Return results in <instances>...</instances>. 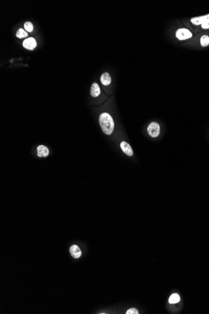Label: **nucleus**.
Wrapping results in <instances>:
<instances>
[{"mask_svg": "<svg viewBox=\"0 0 209 314\" xmlns=\"http://www.w3.org/2000/svg\"><path fill=\"white\" fill-rule=\"evenodd\" d=\"M99 123L103 132L107 135H111L114 130L115 124L111 115L108 113H102L99 117Z\"/></svg>", "mask_w": 209, "mask_h": 314, "instance_id": "f257e3e1", "label": "nucleus"}, {"mask_svg": "<svg viewBox=\"0 0 209 314\" xmlns=\"http://www.w3.org/2000/svg\"><path fill=\"white\" fill-rule=\"evenodd\" d=\"M160 126L157 122H152L149 124V126L147 128V131L149 135L152 137H157L159 136L160 134Z\"/></svg>", "mask_w": 209, "mask_h": 314, "instance_id": "f03ea898", "label": "nucleus"}, {"mask_svg": "<svg viewBox=\"0 0 209 314\" xmlns=\"http://www.w3.org/2000/svg\"><path fill=\"white\" fill-rule=\"evenodd\" d=\"M192 36V34L186 28H180L176 32V37L179 40H187Z\"/></svg>", "mask_w": 209, "mask_h": 314, "instance_id": "7ed1b4c3", "label": "nucleus"}, {"mask_svg": "<svg viewBox=\"0 0 209 314\" xmlns=\"http://www.w3.org/2000/svg\"><path fill=\"white\" fill-rule=\"evenodd\" d=\"M191 22L195 25H202V24L209 22V14L204 16H198V17H194V18L190 20Z\"/></svg>", "mask_w": 209, "mask_h": 314, "instance_id": "20e7f679", "label": "nucleus"}, {"mask_svg": "<svg viewBox=\"0 0 209 314\" xmlns=\"http://www.w3.org/2000/svg\"><path fill=\"white\" fill-rule=\"evenodd\" d=\"M23 46L26 49L32 50L35 49L36 46V41L33 38H28L23 41Z\"/></svg>", "mask_w": 209, "mask_h": 314, "instance_id": "39448f33", "label": "nucleus"}, {"mask_svg": "<svg viewBox=\"0 0 209 314\" xmlns=\"http://www.w3.org/2000/svg\"><path fill=\"white\" fill-rule=\"evenodd\" d=\"M120 147L123 153L127 155V156H133V150L132 149L131 146H130V145L128 143L125 142V141H123V142H122L120 144Z\"/></svg>", "mask_w": 209, "mask_h": 314, "instance_id": "423d86ee", "label": "nucleus"}, {"mask_svg": "<svg viewBox=\"0 0 209 314\" xmlns=\"http://www.w3.org/2000/svg\"><path fill=\"white\" fill-rule=\"evenodd\" d=\"M48 154L49 149H48L47 147L43 146V145H40L37 147V155L38 157H46L48 156Z\"/></svg>", "mask_w": 209, "mask_h": 314, "instance_id": "0eeeda50", "label": "nucleus"}, {"mask_svg": "<svg viewBox=\"0 0 209 314\" xmlns=\"http://www.w3.org/2000/svg\"><path fill=\"white\" fill-rule=\"evenodd\" d=\"M70 253L74 258H78L81 257V251L77 245H72L70 248Z\"/></svg>", "mask_w": 209, "mask_h": 314, "instance_id": "6e6552de", "label": "nucleus"}, {"mask_svg": "<svg viewBox=\"0 0 209 314\" xmlns=\"http://www.w3.org/2000/svg\"><path fill=\"white\" fill-rule=\"evenodd\" d=\"M90 94L93 97H97L100 94V88L97 83L92 84L90 90Z\"/></svg>", "mask_w": 209, "mask_h": 314, "instance_id": "1a4fd4ad", "label": "nucleus"}, {"mask_svg": "<svg viewBox=\"0 0 209 314\" xmlns=\"http://www.w3.org/2000/svg\"><path fill=\"white\" fill-rule=\"evenodd\" d=\"M100 81L101 82V84L103 85H105V86L108 85L110 84L112 81L110 75L108 72H104V73L101 75Z\"/></svg>", "mask_w": 209, "mask_h": 314, "instance_id": "9d476101", "label": "nucleus"}, {"mask_svg": "<svg viewBox=\"0 0 209 314\" xmlns=\"http://www.w3.org/2000/svg\"><path fill=\"white\" fill-rule=\"evenodd\" d=\"M180 300V296L177 294H173L170 296L169 302L170 303H176Z\"/></svg>", "mask_w": 209, "mask_h": 314, "instance_id": "9b49d317", "label": "nucleus"}, {"mask_svg": "<svg viewBox=\"0 0 209 314\" xmlns=\"http://www.w3.org/2000/svg\"><path fill=\"white\" fill-rule=\"evenodd\" d=\"M200 44L202 47H207L209 45V36L207 35H203L200 38Z\"/></svg>", "mask_w": 209, "mask_h": 314, "instance_id": "f8f14e48", "label": "nucleus"}, {"mask_svg": "<svg viewBox=\"0 0 209 314\" xmlns=\"http://www.w3.org/2000/svg\"><path fill=\"white\" fill-rule=\"evenodd\" d=\"M16 37L19 38H25L28 36V33L26 32L25 30L22 28H20L18 30V32H16Z\"/></svg>", "mask_w": 209, "mask_h": 314, "instance_id": "ddd939ff", "label": "nucleus"}, {"mask_svg": "<svg viewBox=\"0 0 209 314\" xmlns=\"http://www.w3.org/2000/svg\"><path fill=\"white\" fill-rule=\"evenodd\" d=\"M24 27H25V30L28 32H32L33 30V24L30 22H26L24 24Z\"/></svg>", "mask_w": 209, "mask_h": 314, "instance_id": "4468645a", "label": "nucleus"}, {"mask_svg": "<svg viewBox=\"0 0 209 314\" xmlns=\"http://www.w3.org/2000/svg\"><path fill=\"white\" fill-rule=\"evenodd\" d=\"M126 314H138V311L136 309H134V308H132V309H130L129 310H128L127 311H126Z\"/></svg>", "mask_w": 209, "mask_h": 314, "instance_id": "2eb2a0df", "label": "nucleus"}, {"mask_svg": "<svg viewBox=\"0 0 209 314\" xmlns=\"http://www.w3.org/2000/svg\"><path fill=\"white\" fill-rule=\"evenodd\" d=\"M202 28L204 29H208L209 28V22H205L202 25Z\"/></svg>", "mask_w": 209, "mask_h": 314, "instance_id": "dca6fc26", "label": "nucleus"}]
</instances>
